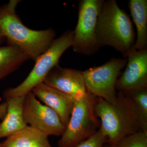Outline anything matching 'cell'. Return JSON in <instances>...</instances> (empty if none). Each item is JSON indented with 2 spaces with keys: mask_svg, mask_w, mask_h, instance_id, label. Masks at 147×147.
I'll use <instances>...</instances> for the list:
<instances>
[{
  "mask_svg": "<svg viewBox=\"0 0 147 147\" xmlns=\"http://www.w3.org/2000/svg\"><path fill=\"white\" fill-rule=\"evenodd\" d=\"M95 111L109 144H116L124 137L142 131L134 102L127 94L118 91L117 99L113 103L97 97Z\"/></svg>",
  "mask_w": 147,
  "mask_h": 147,
  "instance_id": "cell-1",
  "label": "cell"
},
{
  "mask_svg": "<svg viewBox=\"0 0 147 147\" xmlns=\"http://www.w3.org/2000/svg\"><path fill=\"white\" fill-rule=\"evenodd\" d=\"M96 32L100 48L110 46L126 57L133 50L135 35L131 19L115 0L103 2L98 17Z\"/></svg>",
  "mask_w": 147,
  "mask_h": 147,
  "instance_id": "cell-2",
  "label": "cell"
},
{
  "mask_svg": "<svg viewBox=\"0 0 147 147\" xmlns=\"http://www.w3.org/2000/svg\"><path fill=\"white\" fill-rule=\"evenodd\" d=\"M0 30L8 45L17 46L34 61L50 47L56 36L52 28L35 30L26 27L16 12L7 10L6 5L0 7Z\"/></svg>",
  "mask_w": 147,
  "mask_h": 147,
  "instance_id": "cell-3",
  "label": "cell"
},
{
  "mask_svg": "<svg viewBox=\"0 0 147 147\" xmlns=\"http://www.w3.org/2000/svg\"><path fill=\"white\" fill-rule=\"evenodd\" d=\"M96 98L88 92L74 98L68 123L58 142L59 147H76L97 131L100 122L95 111Z\"/></svg>",
  "mask_w": 147,
  "mask_h": 147,
  "instance_id": "cell-4",
  "label": "cell"
},
{
  "mask_svg": "<svg viewBox=\"0 0 147 147\" xmlns=\"http://www.w3.org/2000/svg\"><path fill=\"white\" fill-rule=\"evenodd\" d=\"M74 31L65 32L61 36L53 40L50 47L37 59L32 71L26 79L15 88L5 90V99L25 96L35 87L43 83L54 67L59 64L61 57L73 44Z\"/></svg>",
  "mask_w": 147,
  "mask_h": 147,
  "instance_id": "cell-5",
  "label": "cell"
},
{
  "mask_svg": "<svg viewBox=\"0 0 147 147\" xmlns=\"http://www.w3.org/2000/svg\"><path fill=\"white\" fill-rule=\"evenodd\" d=\"M104 0H82L79 2L78 20L74 31L73 50L90 56L99 50L96 38L98 17Z\"/></svg>",
  "mask_w": 147,
  "mask_h": 147,
  "instance_id": "cell-6",
  "label": "cell"
},
{
  "mask_svg": "<svg viewBox=\"0 0 147 147\" xmlns=\"http://www.w3.org/2000/svg\"><path fill=\"white\" fill-rule=\"evenodd\" d=\"M127 59L113 58L103 65L82 71L87 92L110 103L117 98L116 86Z\"/></svg>",
  "mask_w": 147,
  "mask_h": 147,
  "instance_id": "cell-7",
  "label": "cell"
},
{
  "mask_svg": "<svg viewBox=\"0 0 147 147\" xmlns=\"http://www.w3.org/2000/svg\"><path fill=\"white\" fill-rule=\"evenodd\" d=\"M25 123L34 127L46 136H61L66 127L57 113L43 105L37 99L32 92L25 96L23 107Z\"/></svg>",
  "mask_w": 147,
  "mask_h": 147,
  "instance_id": "cell-8",
  "label": "cell"
},
{
  "mask_svg": "<svg viewBox=\"0 0 147 147\" xmlns=\"http://www.w3.org/2000/svg\"><path fill=\"white\" fill-rule=\"evenodd\" d=\"M127 57L126 68L117 82V90L128 93L147 88V49L133 50Z\"/></svg>",
  "mask_w": 147,
  "mask_h": 147,
  "instance_id": "cell-9",
  "label": "cell"
},
{
  "mask_svg": "<svg viewBox=\"0 0 147 147\" xmlns=\"http://www.w3.org/2000/svg\"><path fill=\"white\" fill-rule=\"evenodd\" d=\"M43 83L70 95L74 98L88 93L82 71L63 68L59 64L50 71Z\"/></svg>",
  "mask_w": 147,
  "mask_h": 147,
  "instance_id": "cell-10",
  "label": "cell"
},
{
  "mask_svg": "<svg viewBox=\"0 0 147 147\" xmlns=\"http://www.w3.org/2000/svg\"><path fill=\"white\" fill-rule=\"evenodd\" d=\"M32 92L36 98L57 113L66 127L74 105V98L43 83L35 87Z\"/></svg>",
  "mask_w": 147,
  "mask_h": 147,
  "instance_id": "cell-11",
  "label": "cell"
},
{
  "mask_svg": "<svg viewBox=\"0 0 147 147\" xmlns=\"http://www.w3.org/2000/svg\"><path fill=\"white\" fill-rule=\"evenodd\" d=\"M25 96L5 99L7 110L5 117L0 123V139L11 136L28 126L23 117Z\"/></svg>",
  "mask_w": 147,
  "mask_h": 147,
  "instance_id": "cell-12",
  "label": "cell"
},
{
  "mask_svg": "<svg viewBox=\"0 0 147 147\" xmlns=\"http://www.w3.org/2000/svg\"><path fill=\"white\" fill-rule=\"evenodd\" d=\"M0 147H53L48 136L28 125L21 131L7 137Z\"/></svg>",
  "mask_w": 147,
  "mask_h": 147,
  "instance_id": "cell-13",
  "label": "cell"
},
{
  "mask_svg": "<svg viewBox=\"0 0 147 147\" xmlns=\"http://www.w3.org/2000/svg\"><path fill=\"white\" fill-rule=\"evenodd\" d=\"M128 7L137 30L133 50L147 49V1L130 0Z\"/></svg>",
  "mask_w": 147,
  "mask_h": 147,
  "instance_id": "cell-14",
  "label": "cell"
},
{
  "mask_svg": "<svg viewBox=\"0 0 147 147\" xmlns=\"http://www.w3.org/2000/svg\"><path fill=\"white\" fill-rule=\"evenodd\" d=\"M29 59L17 46H0V80L16 71Z\"/></svg>",
  "mask_w": 147,
  "mask_h": 147,
  "instance_id": "cell-15",
  "label": "cell"
},
{
  "mask_svg": "<svg viewBox=\"0 0 147 147\" xmlns=\"http://www.w3.org/2000/svg\"><path fill=\"white\" fill-rule=\"evenodd\" d=\"M125 93L130 96L134 102L141 123L142 131L147 133V88Z\"/></svg>",
  "mask_w": 147,
  "mask_h": 147,
  "instance_id": "cell-16",
  "label": "cell"
},
{
  "mask_svg": "<svg viewBox=\"0 0 147 147\" xmlns=\"http://www.w3.org/2000/svg\"><path fill=\"white\" fill-rule=\"evenodd\" d=\"M116 147H147V133L142 131L128 135L116 144Z\"/></svg>",
  "mask_w": 147,
  "mask_h": 147,
  "instance_id": "cell-17",
  "label": "cell"
},
{
  "mask_svg": "<svg viewBox=\"0 0 147 147\" xmlns=\"http://www.w3.org/2000/svg\"><path fill=\"white\" fill-rule=\"evenodd\" d=\"M107 141L108 138L100 128L91 137L75 147H103Z\"/></svg>",
  "mask_w": 147,
  "mask_h": 147,
  "instance_id": "cell-18",
  "label": "cell"
},
{
  "mask_svg": "<svg viewBox=\"0 0 147 147\" xmlns=\"http://www.w3.org/2000/svg\"><path fill=\"white\" fill-rule=\"evenodd\" d=\"M20 2V1L18 0H11L9 1L7 5H6L7 10L11 12H16V7Z\"/></svg>",
  "mask_w": 147,
  "mask_h": 147,
  "instance_id": "cell-19",
  "label": "cell"
},
{
  "mask_svg": "<svg viewBox=\"0 0 147 147\" xmlns=\"http://www.w3.org/2000/svg\"><path fill=\"white\" fill-rule=\"evenodd\" d=\"M7 103L4 102L0 104V120H3L6 115Z\"/></svg>",
  "mask_w": 147,
  "mask_h": 147,
  "instance_id": "cell-20",
  "label": "cell"
},
{
  "mask_svg": "<svg viewBox=\"0 0 147 147\" xmlns=\"http://www.w3.org/2000/svg\"><path fill=\"white\" fill-rule=\"evenodd\" d=\"M6 40L5 37L4 36L0 30V46Z\"/></svg>",
  "mask_w": 147,
  "mask_h": 147,
  "instance_id": "cell-21",
  "label": "cell"
},
{
  "mask_svg": "<svg viewBox=\"0 0 147 147\" xmlns=\"http://www.w3.org/2000/svg\"><path fill=\"white\" fill-rule=\"evenodd\" d=\"M106 147H116V144H109V146H107Z\"/></svg>",
  "mask_w": 147,
  "mask_h": 147,
  "instance_id": "cell-22",
  "label": "cell"
}]
</instances>
